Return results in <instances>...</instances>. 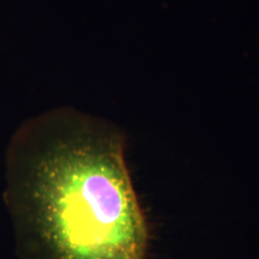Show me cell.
Wrapping results in <instances>:
<instances>
[{"label":"cell","mask_w":259,"mask_h":259,"mask_svg":"<svg viewBox=\"0 0 259 259\" xmlns=\"http://www.w3.org/2000/svg\"><path fill=\"white\" fill-rule=\"evenodd\" d=\"M111 122L58 108L22 122L4 157L17 259H145L148 229Z\"/></svg>","instance_id":"obj_1"}]
</instances>
